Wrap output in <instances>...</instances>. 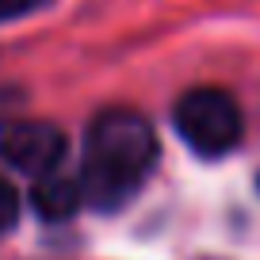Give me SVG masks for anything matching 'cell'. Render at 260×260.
<instances>
[{"mask_svg":"<svg viewBox=\"0 0 260 260\" xmlns=\"http://www.w3.org/2000/svg\"><path fill=\"white\" fill-rule=\"evenodd\" d=\"M81 199H84L81 184H73V180H65V176H42L39 184H35V191H31L35 211L46 222H61V218H69V214H77Z\"/></svg>","mask_w":260,"mask_h":260,"instance_id":"4","label":"cell"},{"mask_svg":"<svg viewBox=\"0 0 260 260\" xmlns=\"http://www.w3.org/2000/svg\"><path fill=\"white\" fill-rule=\"evenodd\" d=\"M176 130L195 153L218 157L237 146L241 138V111L234 96L222 88H191L176 104Z\"/></svg>","mask_w":260,"mask_h":260,"instance_id":"2","label":"cell"},{"mask_svg":"<svg viewBox=\"0 0 260 260\" xmlns=\"http://www.w3.org/2000/svg\"><path fill=\"white\" fill-rule=\"evenodd\" d=\"M16 218H19V195L8 180L0 176V230L16 226Z\"/></svg>","mask_w":260,"mask_h":260,"instance_id":"5","label":"cell"},{"mask_svg":"<svg viewBox=\"0 0 260 260\" xmlns=\"http://www.w3.org/2000/svg\"><path fill=\"white\" fill-rule=\"evenodd\" d=\"M157 157L153 126L138 111H104L88 130L81 191L92 207L115 211L138 191L142 176Z\"/></svg>","mask_w":260,"mask_h":260,"instance_id":"1","label":"cell"},{"mask_svg":"<svg viewBox=\"0 0 260 260\" xmlns=\"http://www.w3.org/2000/svg\"><path fill=\"white\" fill-rule=\"evenodd\" d=\"M42 0H0V19H16V16H27L31 8H39Z\"/></svg>","mask_w":260,"mask_h":260,"instance_id":"6","label":"cell"},{"mask_svg":"<svg viewBox=\"0 0 260 260\" xmlns=\"http://www.w3.org/2000/svg\"><path fill=\"white\" fill-rule=\"evenodd\" d=\"M65 153V134L54 122H12L0 134V157L19 172L46 176Z\"/></svg>","mask_w":260,"mask_h":260,"instance_id":"3","label":"cell"}]
</instances>
